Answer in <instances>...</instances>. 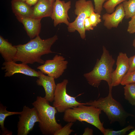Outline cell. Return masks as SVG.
<instances>
[{"label": "cell", "instance_id": "obj_7", "mask_svg": "<svg viewBox=\"0 0 135 135\" xmlns=\"http://www.w3.org/2000/svg\"><path fill=\"white\" fill-rule=\"evenodd\" d=\"M68 82L67 79H65L56 84L53 106L60 113L64 112L69 108L84 104L77 101L76 97L71 96L67 93L66 86Z\"/></svg>", "mask_w": 135, "mask_h": 135}, {"label": "cell", "instance_id": "obj_12", "mask_svg": "<svg viewBox=\"0 0 135 135\" xmlns=\"http://www.w3.org/2000/svg\"><path fill=\"white\" fill-rule=\"evenodd\" d=\"M129 58L126 53L120 52L117 57L116 70L112 73V86H115L120 84L121 80L128 70Z\"/></svg>", "mask_w": 135, "mask_h": 135}, {"label": "cell", "instance_id": "obj_21", "mask_svg": "<svg viewBox=\"0 0 135 135\" xmlns=\"http://www.w3.org/2000/svg\"><path fill=\"white\" fill-rule=\"evenodd\" d=\"M126 19L131 18L135 14V0H126L122 2Z\"/></svg>", "mask_w": 135, "mask_h": 135}, {"label": "cell", "instance_id": "obj_18", "mask_svg": "<svg viewBox=\"0 0 135 135\" xmlns=\"http://www.w3.org/2000/svg\"><path fill=\"white\" fill-rule=\"evenodd\" d=\"M17 49L7 40L0 36V53L5 62L13 61L16 54Z\"/></svg>", "mask_w": 135, "mask_h": 135}, {"label": "cell", "instance_id": "obj_28", "mask_svg": "<svg viewBox=\"0 0 135 135\" xmlns=\"http://www.w3.org/2000/svg\"><path fill=\"white\" fill-rule=\"evenodd\" d=\"M127 31L130 34L135 33V14L128 22Z\"/></svg>", "mask_w": 135, "mask_h": 135}, {"label": "cell", "instance_id": "obj_15", "mask_svg": "<svg viewBox=\"0 0 135 135\" xmlns=\"http://www.w3.org/2000/svg\"><path fill=\"white\" fill-rule=\"evenodd\" d=\"M53 4L49 0H39L33 8L32 18L41 19L45 17L51 16Z\"/></svg>", "mask_w": 135, "mask_h": 135}, {"label": "cell", "instance_id": "obj_20", "mask_svg": "<svg viewBox=\"0 0 135 135\" xmlns=\"http://www.w3.org/2000/svg\"><path fill=\"white\" fill-rule=\"evenodd\" d=\"M124 88L125 99L132 105L135 106V83L126 85Z\"/></svg>", "mask_w": 135, "mask_h": 135}, {"label": "cell", "instance_id": "obj_1", "mask_svg": "<svg viewBox=\"0 0 135 135\" xmlns=\"http://www.w3.org/2000/svg\"><path fill=\"white\" fill-rule=\"evenodd\" d=\"M58 39L56 35L44 40L41 39L38 35L26 44L15 46L17 52L13 61H20L26 64L35 62L43 64L45 61L41 58V56L54 52L51 48Z\"/></svg>", "mask_w": 135, "mask_h": 135}, {"label": "cell", "instance_id": "obj_5", "mask_svg": "<svg viewBox=\"0 0 135 135\" xmlns=\"http://www.w3.org/2000/svg\"><path fill=\"white\" fill-rule=\"evenodd\" d=\"M100 109L106 114L111 123L116 122L124 125L126 118L133 115L127 112L122 104L113 98L112 89H109L108 95L94 100H90L85 103Z\"/></svg>", "mask_w": 135, "mask_h": 135}, {"label": "cell", "instance_id": "obj_33", "mask_svg": "<svg viewBox=\"0 0 135 135\" xmlns=\"http://www.w3.org/2000/svg\"><path fill=\"white\" fill-rule=\"evenodd\" d=\"M128 135H135V129L129 133Z\"/></svg>", "mask_w": 135, "mask_h": 135}, {"label": "cell", "instance_id": "obj_10", "mask_svg": "<svg viewBox=\"0 0 135 135\" xmlns=\"http://www.w3.org/2000/svg\"><path fill=\"white\" fill-rule=\"evenodd\" d=\"M71 2L56 0L53 4L52 13L50 17L54 20L55 27L59 24L64 23L68 26L70 18L68 12L71 8Z\"/></svg>", "mask_w": 135, "mask_h": 135}, {"label": "cell", "instance_id": "obj_22", "mask_svg": "<svg viewBox=\"0 0 135 135\" xmlns=\"http://www.w3.org/2000/svg\"><path fill=\"white\" fill-rule=\"evenodd\" d=\"M126 0H108L104 4L103 8L107 13L111 14L113 12L116 6Z\"/></svg>", "mask_w": 135, "mask_h": 135}, {"label": "cell", "instance_id": "obj_2", "mask_svg": "<svg viewBox=\"0 0 135 135\" xmlns=\"http://www.w3.org/2000/svg\"><path fill=\"white\" fill-rule=\"evenodd\" d=\"M103 53L100 59L97 60L92 70L84 74V76L91 86L98 88L102 80L108 83L109 89H112L111 75L115 61L108 51L103 46Z\"/></svg>", "mask_w": 135, "mask_h": 135}, {"label": "cell", "instance_id": "obj_36", "mask_svg": "<svg viewBox=\"0 0 135 135\" xmlns=\"http://www.w3.org/2000/svg\"><path fill=\"white\" fill-rule=\"evenodd\" d=\"M20 0L24 2H26V0Z\"/></svg>", "mask_w": 135, "mask_h": 135}, {"label": "cell", "instance_id": "obj_6", "mask_svg": "<svg viewBox=\"0 0 135 135\" xmlns=\"http://www.w3.org/2000/svg\"><path fill=\"white\" fill-rule=\"evenodd\" d=\"M75 7L74 13L77 16L74 21L70 23L68 26V30L70 32L77 31L81 38L84 39L86 35L84 22L92 12L94 11V8L91 1L86 0H78L75 3Z\"/></svg>", "mask_w": 135, "mask_h": 135}, {"label": "cell", "instance_id": "obj_14", "mask_svg": "<svg viewBox=\"0 0 135 135\" xmlns=\"http://www.w3.org/2000/svg\"><path fill=\"white\" fill-rule=\"evenodd\" d=\"M125 12L122 3L119 4L112 13H107L103 14L102 19L104 21V26L107 29L110 30L117 28L125 17Z\"/></svg>", "mask_w": 135, "mask_h": 135}, {"label": "cell", "instance_id": "obj_9", "mask_svg": "<svg viewBox=\"0 0 135 135\" xmlns=\"http://www.w3.org/2000/svg\"><path fill=\"white\" fill-rule=\"evenodd\" d=\"M68 64V62L65 60L63 56L56 54L52 59L46 60L37 68L44 74L57 79L62 75L67 68Z\"/></svg>", "mask_w": 135, "mask_h": 135}, {"label": "cell", "instance_id": "obj_25", "mask_svg": "<svg viewBox=\"0 0 135 135\" xmlns=\"http://www.w3.org/2000/svg\"><path fill=\"white\" fill-rule=\"evenodd\" d=\"M63 127L56 132L54 135H69L74 131L71 128L74 124L73 122H68Z\"/></svg>", "mask_w": 135, "mask_h": 135}, {"label": "cell", "instance_id": "obj_16", "mask_svg": "<svg viewBox=\"0 0 135 135\" xmlns=\"http://www.w3.org/2000/svg\"><path fill=\"white\" fill-rule=\"evenodd\" d=\"M18 20L24 25L28 36L31 39L38 36L41 28V19L32 17H16Z\"/></svg>", "mask_w": 135, "mask_h": 135}, {"label": "cell", "instance_id": "obj_17", "mask_svg": "<svg viewBox=\"0 0 135 135\" xmlns=\"http://www.w3.org/2000/svg\"><path fill=\"white\" fill-rule=\"evenodd\" d=\"M12 9L16 17H32L33 8L20 0H12Z\"/></svg>", "mask_w": 135, "mask_h": 135}, {"label": "cell", "instance_id": "obj_35", "mask_svg": "<svg viewBox=\"0 0 135 135\" xmlns=\"http://www.w3.org/2000/svg\"><path fill=\"white\" fill-rule=\"evenodd\" d=\"M50 2L52 4H54L56 0H49Z\"/></svg>", "mask_w": 135, "mask_h": 135}, {"label": "cell", "instance_id": "obj_3", "mask_svg": "<svg viewBox=\"0 0 135 135\" xmlns=\"http://www.w3.org/2000/svg\"><path fill=\"white\" fill-rule=\"evenodd\" d=\"M32 104L37 112L40 120L38 126L42 134L54 135L62 128V124L58 123L56 119L55 115L58 112L56 109L50 105L49 102L44 97L37 96Z\"/></svg>", "mask_w": 135, "mask_h": 135}, {"label": "cell", "instance_id": "obj_26", "mask_svg": "<svg viewBox=\"0 0 135 135\" xmlns=\"http://www.w3.org/2000/svg\"><path fill=\"white\" fill-rule=\"evenodd\" d=\"M89 18L92 26L93 27L96 26L101 22L100 14L94 11L90 14Z\"/></svg>", "mask_w": 135, "mask_h": 135}, {"label": "cell", "instance_id": "obj_8", "mask_svg": "<svg viewBox=\"0 0 135 135\" xmlns=\"http://www.w3.org/2000/svg\"><path fill=\"white\" fill-rule=\"evenodd\" d=\"M19 117L17 125V135H27L34 128L35 124L40 122L38 113L34 107L24 106Z\"/></svg>", "mask_w": 135, "mask_h": 135}, {"label": "cell", "instance_id": "obj_19", "mask_svg": "<svg viewBox=\"0 0 135 135\" xmlns=\"http://www.w3.org/2000/svg\"><path fill=\"white\" fill-rule=\"evenodd\" d=\"M7 107L4 106L1 103L0 104V126L2 135H12V132L8 130L4 125L5 119L8 116L15 115L20 114L21 112H12L7 111Z\"/></svg>", "mask_w": 135, "mask_h": 135}, {"label": "cell", "instance_id": "obj_24", "mask_svg": "<svg viewBox=\"0 0 135 135\" xmlns=\"http://www.w3.org/2000/svg\"><path fill=\"white\" fill-rule=\"evenodd\" d=\"M135 83V70L126 73L122 78L120 84L122 85Z\"/></svg>", "mask_w": 135, "mask_h": 135}, {"label": "cell", "instance_id": "obj_30", "mask_svg": "<svg viewBox=\"0 0 135 135\" xmlns=\"http://www.w3.org/2000/svg\"><path fill=\"white\" fill-rule=\"evenodd\" d=\"M84 27L85 31H90L94 30V28L90 22L89 17L86 18L84 20Z\"/></svg>", "mask_w": 135, "mask_h": 135}, {"label": "cell", "instance_id": "obj_31", "mask_svg": "<svg viewBox=\"0 0 135 135\" xmlns=\"http://www.w3.org/2000/svg\"><path fill=\"white\" fill-rule=\"evenodd\" d=\"M93 131V130L88 127L86 128L84 130V132L83 135H92Z\"/></svg>", "mask_w": 135, "mask_h": 135}, {"label": "cell", "instance_id": "obj_29", "mask_svg": "<svg viewBox=\"0 0 135 135\" xmlns=\"http://www.w3.org/2000/svg\"><path fill=\"white\" fill-rule=\"evenodd\" d=\"M129 68L126 73H128L135 70V55L129 58Z\"/></svg>", "mask_w": 135, "mask_h": 135}, {"label": "cell", "instance_id": "obj_23", "mask_svg": "<svg viewBox=\"0 0 135 135\" xmlns=\"http://www.w3.org/2000/svg\"><path fill=\"white\" fill-rule=\"evenodd\" d=\"M134 128L132 126L129 125L124 128L118 131H115L112 129L105 128L104 135H124L127 132L130 130Z\"/></svg>", "mask_w": 135, "mask_h": 135}, {"label": "cell", "instance_id": "obj_4", "mask_svg": "<svg viewBox=\"0 0 135 135\" xmlns=\"http://www.w3.org/2000/svg\"><path fill=\"white\" fill-rule=\"evenodd\" d=\"M87 106L84 103L67 110L64 112L63 120L67 122L74 123L77 120L86 122L96 127L104 134V122L100 118L102 110L94 106Z\"/></svg>", "mask_w": 135, "mask_h": 135}, {"label": "cell", "instance_id": "obj_13", "mask_svg": "<svg viewBox=\"0 0 135 135\" xmlns=\"http://www.w3.org/2000/svg\"><path fill=\"white\" fill-rule=\"evenodd\" d=\"M38 71L39 76L36 81L37 84L43 87L45 93L44 97L49 102H52L54 100V91L56 86L55 78L51 76H46L40 71Z\"/></svg>", "mask_w": 135, "mask_h": 135}, {"label": "cell", "instance_id": "obj_11", "mask_svg": "<svg viewBox=\"0 0 135 135\" xmlns=\"http://www.w3.org/2000/svg\"><path fill=\"white\" fill-rule=\"evenodd\" d=\"M13 61L4 62L2 67V70H5V77H10L16 73H20L32 77H38V71H37L29 67L27 64L22 63L17 64Z\"/></svg>", "mask_w": 135, "mask_h": 135}, {"label": "cell", "instance_id": "obj_32", "mask_svg": "<svg viewBox=\"0 0 135 135\" xmlns=\"http://www.w3.org/2000/svg\"><path fill=\"white\" fill-rule=\"evenodd\" d=\"M39 0H26V2L30 6L35 5Z\"/></svg>", "mask_w": 135, "mask_h": 135}, {"label": "cell", "instance_id": "obj_27", "mask_svg": "<svg viewBox=\"0 0 135 135\" xmlns=\"http://www.w3.org/2000/svg\"><path fill=\"white\" fill-rule=\"evenodd\" d=\"M108 0H94V12L100 14L102 11L104 2Z\"/></svg>", "mask_w": 135, "mask_h": 135}, {"label": "cell", "instance_id": "obj_34", "mask_svg": "<svg viewBox=\"0 0 135 135\" xmlns=\"http://www.w3.org/2000/svg\"><path fill=\"white\" fill-rule=\"evenodd\" d=\"M132 45L135 48V38L133 41Z\"/></svg>", "mask_w": 135, "mask_h": 135}]
</instances>
